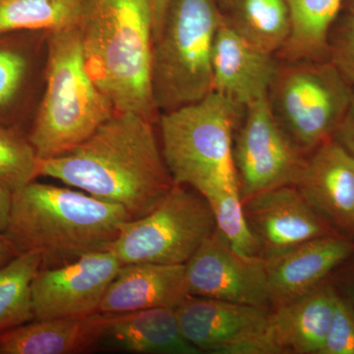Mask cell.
Listing matches in <instances>:
<instances>
[{"instance_id":"obj_1","label":"cell","mask_w":354,"mask_h":354,"mask_svg":"<svg viewBox=\"0 0 354 354\" xmlns=\"http://www.w3.org/2000/svg\"><path fill=\"white\" fill-rule=\"evenodd\" d=\"M39 176L118 205L130 218H141L157 208L176 184L158 146L153 121L121 111H115L71 150L41 158Z\"/></svg>"},{"instance_id":"obj_2","label":"cell","mask_w":354,"mask_h":354,"mask_svg":"<svg viewBox=\"0 0 354 354\" xmlns=\"http://www.w3.org/2000/svg\"><path fill=\"white\" fill-rule=\"evenodd\" d=\"M77 28L88 74L114 109L157 120L150 0H83Z\"/></svg>"},{"instance_id":"obj_3","label":"cell","mask_w":354,"mask_h":354,"mask_svg":"<svg viewBox=\"0 0 354 354\" xmlns=\"http://www.w3.org/2000/svg\"><path fill=\"white\" fill-rule=\"evenodd\" d=\"M128 220L118 205L32 181L13 193L6 234L20 254L39 252L41 267H53L109 250Z\"/></svg>"},{"instance_id":"obj_4","label":"cell","mask_w":354,"mask_h":354,"mask_svg":"<svg viewBox=\"0 0 354 354\" xmlns=\"http://www.w3.org/2000/svg\"><path fill=\"white\" fill-rule=\"evenodd\" d=\"M115 111L88 74L77 26L50 32L46 92L28 137L39 158L71 150Z\"/></svg>"},{"instance_id":"obj_5","label":"cell","mask_w":354,"mask_h":354,"mask_svg":"<svg viewBox=\"0 0 354 354\" xmlns=\"http://www.w3.org/2000/svg\"><path fill=\"white\" fill-rule=\"evenodd\" d=\"M221 20L216 0H169L153 46L158 113L194 104L213 92V50Z\"/></svg>"},{"instance_id":"obj_6","label":"cell","mask_w":354,"mask_h":354,"mask_svg":"<svg viewBox=\"0 0 354 354\" xmlns=\"http://www.w3.org/2000/svg\"><path fill=\"white\" fill-rule=\"evenodd\" d=\"M244 109L218 93L160 114L162 152L174 183L201 194L237 180L235 132Z\"/></svg>"},{"instance_id":"obj_7","label":"cell","mask_w":354,"mask_h":354,"mask_svg":"<svg viewBox=\"0 0 354 354\" xmlns=\"http://www.w3.org/2000/svg\"><path fill=\"white\" fill-rule=\"evenodd\" d=\"M353 93L329 60H302L279 65L267 99L286 137L305 156L334 137Z\"/></svg>"},{"instance_id":"obj_8","label":"cell","mask_w":354,"mask_h":354,"mask_svg":"<svg viewBox=\"0 0 354 354\" xmlns=\"http://www.w3.org/2000/svg\"><path fill=\"white\" fill-rule=\"evenodd\" d=\"M215 230L206 199L187 186L174 184L157 208L120 225L109 250L122 265H185Z\"/></svg>"},{"instance_id":"obj_9","label":"cell","mask_w":354,"mask_h":354,"mask_svg":"<svg viewBox=\"0 0 354 354\" xmlns=\"http://www.w3.org/2000/svg\"><path fill=\"white\" fill-rule=\"evenodd\" d=\"M305 160L277 122L267 97L245 106L234 140L242 201L281 186L295 185Z\"/></svg>"},{"instance_id":"obj_10","label":"cell","mask_w":354,"mask_h":354,"mask_svg":"<svg viewBox=\"0 0 354 354\" xmlns=\"http://www.w3.org/2000/svg\"><path fill=\"white\" fill-rule=\"evenodd\" d=\"M121 266L113 251L106 250L41 267L32 283L34 320L97 313Z\"/></svg>"},{"instance_id":"obj_11","label":"cell","mask_w":354,"mask_h":354,"mask_svg":"<svg viewBox=\"0 0 354 354\" xmlns=\"http://www.w3.org/2000/svg\"><path fill=\"white\" fill-rule=\"evenodd\" d=\"M188 295L271 308L266 261L243 255L215 230L185 264Z\"/></svg>"},{"instance_id":"obj_12","label":"cell","mask_w":354,"mask_h":354,"mask_svg":"<svg viewBox=\"0 0 354 354\" xmlns=\"http://www.w3.org/2000/svg\"><path fill=\"white\" fill-rule=\"evenodd\" d=\"M244 214L260 256L274 259L305 242L335 234L297 186L286 185L243 200Z\"/></svg>"},{"instance_id":"obj_13","label":"cell","mask_w":354,"mask_h":354,"mask_svg":"<svg viewBox=\"0 0 354 354\" xmlns=\"http://www.w3.org/2000/svg\"><path fill=\"white\" fill-rule=\"evenodd\" d=\"M174 311L183 337L201 353L236 354L265 332L271 308L188 295Z\"/></svg>"},{"instance_id":"obj_14","label":"cell","mask_w":354,"mask_h":354,"mask_svg":"<svg viewBox=\"0 0 354 354\" xmlns=\"http://www.w3.org/2000/svg\"><path fill=\"white\" fill-rule=\"evenodd\" d=\"M279 64L241 36L221 14L213 50V92L245 108L268 97Z\"/></svg>"},{"instance_id":"obj_15","label":"cell","mask_w":354,"mask_h":354,"mask_svg":"<svg viewBox=\"0 0 354 354\" xmlns=\"http://www.w3.org/2000/svg\"><path fill=\"white\" fill-rule=\"evenodd\" d=\"M295 186L330 227L354 230V157L339 142L316 148Z\"/></svg>"},{"instance_id":"obj_16","label":"cell","mask_w":354,"mask_h":354,"mask_svg":"<svg viewBox=\"0 0 354 354\" xmlns=\"http://www.w3.org/2000/svg\"><path fill=\"white\" fill-rule=\"evenodd\" d=\"M354 244L337 234L319 237L266 261L272 308L304 297L344 262Z\"/></svg>"},{"instance_id":"obj_17","label":"cell","mask_w":354,"mask_h":354,"mask_svg":"<svg viewBox=\"0 0 354 354\" xmlns=\"http://www.w3.org/2000/svg\"><path fill=\"white\" fill-rule=\"evenodd\" d=\"M188 295L185 265L124 264L104 293L97 312L122 314L157 307L176 309Z\"/></svg>"},{"instance_id":"obj_18","label":"cell","mask_w":354,"mask_h":354,"mask_svg":"<svg viewBox=\"0 0 354 354\" xmlns=\"http://www.w3.org/2000/svg\"><path fill=\"white\" fill-rule=\"evenodd\" d=\"M337 293L320 285L270 312L266 335L276 354H320L334 311Z\"/></svg>"},{"instance_id":"obj_19","label":"cell","mask_w":354,"mask_h":354,"mask_svg":"<svg viewBox=\"0 0 354 354\" xmlns=\"http://www.w3.org/2000/svg\"><path fill=\"white\" fill-rule=\"evenodd\" d=\"M99 348L139 354H200L183 337L176 311L157 307L104 314Z\"/></svg>"},{"instance_id":"obj_20","label":"cell","mask_w":354,"mask_h":354,"mask_svg":"<svg viewBox=\"0 0 354 354\" xmlns=\"http://www.w3.org/2000/svg\"><path fill=\"white\" fill-rule=\"evenodd\" d=\"M102 313L32 320L0 334V354H77L99 348Z\"/></svg>"},{"instance_id":"obj_21","label":"cell","mask_w":354,"mask_h":354,"mask_svg":"<svg viewBox=\"0 0 354 354\" xmlns=\"http://www.w3.org/2000/svg\"><path fill=\"white\" fill-rule=\"evenodd\" d=\"M218 4L228 24L260 50L276 55L290 38L286 0H218Z\"/></svg>"},{"instance_id":"obj_22","label":"cell","mask_w":354,"mask_h":354,"mask_svg":"<svg viewBox=\"0 0 354 354\" xmlns=\"http://www.w3.org/2000/svg\"><path fill=\"white\" fill-rule=\"evenodd\" d=\"M290 38L279 51L288 62L327 60L328 39L346 0H286Z\"/></svg>"},{"instance_id":"obj_23","label":"cell","mask_w":354,"mask_h":354,"mask_svg":"<svg viewBox=\"0 0 354 354\" xmlns=\"http://www.w3.org/2000/svg\"><path fill=\"white\" fill-rule=\"evenodd\" d=\"M41 264V254L29 251L0 268V334L34 320L32 283Z\"/></svg>"},{"instance_id":"obj_24","label":"cell","mask_w":354,"mask_h":354,"mask_svg":"<svg viewBox=\"0 0 354 354\" xmlns=\"http://www.w3.org/2000/svg\"><path fill=\"white\" fill-rule=\"evenodd\" d=\"M83 0H0V35L20 30L76 27Z\"/></svg>"},{"instance_id":"obj_25","label":"cell","mask_w":354,"mask_h":354,"mask_svg":"<svg viewBox=\"0 0 354 354\" xmlns=\"http://www.w3.org/2000/svg\"><path fill=\"white\" fill-rule=\"evenodd\" d=\"M215 218L216 230L243 255L260 257L259 246L247 223L239 181L214 186L201 193Z\"/></svg>"},{"instance_id":"obj_26","label":"cell","mask_w":354,"mask_h":354,"mask_svg":"<svg viewBox=\"0 0 354 354\" xmlns=\"http://www.w3.org/2000/svg\"><path fill=\"white\" fill-rule=\"evenodd\" d=\"M38 153L29 140L0 128V185L14 193L39 176Z\"/></svg>"},{"instance_id":"obj_27","label":"cell","mask_w":354,"mask_h":354,"mask_svg":"<svg viewBox=\"0 0 354 354\" xmlns=\"http://www.w3.org/2000/svg\"><path fill=\"white\" fill-rule=\"evenodd\" d=\"M327 60L354 88V14L344 12L333 25Z\"/></svg>"},{"instance_id":"obj_28","label":"cell","mask_w":354,"mask_h":354,"mask_svg":"<svg viewBox=\"0 0 354 354\" xmlns=\"http://www.w3.org/2000/svg\"><path fill=\"white\" fill-rule=\"evenodd\" d=\"M320 354H354V309L339 295Z\"/></svg>"},{"instance_id":"obj_29","label":"cell","mask_w":354,"mask_h":354,"mask_svg":"<svg viewBox=\"0 0 354 354\" xmlns=\"http://www.w3.org/2000/svg\"><path fill=\"white\" fill-rule=\"evenodd\" d=\"M27 62L12 50H0V106L12 101L24 80Z\"/></svg>"},{"instance_id":"obj_30","label":"cell","mask_w":354,"mask_h":354,"mask_svg":"<svg viewBox=\"0 0 354 354\" xmlns=\"http://www.w3.org/2000/svg\"><path fill=\"white\" fill-rule=\"evenodd\" d=\"M333 138L354 157V93L348 113L344 115Z\"/></svg>"},{"instance_id":"obj_31","label":"cell","mask_w":354,"mask_h":354,"mask_svg":"<svg viewBox=\"0 0 354 354\" xmlns=\"http://www.w3.org/2000/svg\"><path fill=\"white\" fill-rule=\"evenodd\" d=\"M13 193L0 185V232H6L10 216Z\"/></svg>"},{"instance_id":"obj_32","label":"cell","mask_w":354,"mask_h":354,"mask_svg":"<svg viewBox=\"0 0 354 354\" xmlns=\"http://www.w3.org/2000/svg\"><path fill=\"white\" fill-rule=\"evenodd\" d=\"M150 2L153 11V39H155L160 34L164 24L169 0H150Z\"/></svg>"},{"instance_id":"obj_33","label":"cell","mask_w":354,"mask_h":354,"mask_svg":"<svg viewBox=\"0 0 354 354\" xmlns=\"http://www.w3.org/2000/svg\"><path fill=\"white\" fill-rule=\"evenodd\" d=\"M19 254V251L14 246L6 232H0V268L10 262Z\"/></svg>"},{"instance_id":"obj_34","label":"cell","mask_w":354,"mask_h":354,"mask_svg":"<svg viewBox=\"0 0 354 354\" xmlns=\"http://www.w3.org/2000/svg\"><path fill=\"white\" fill-rule=\"evenodd\" d=\"M342 10L346 13L354 14V0H346Z\"/></svg>"},{"instance_id":"obj_35","label":"cell","mask_w":354,"mask_h":354,"mask_svg":"<svg viewBox=\"0 0 354 354\" xmlns=\"http://www.w3.org/2000/svg\"><path fill=\"white\" fill-rule=\"evenodd\" d=\"M348 302L354 309V285L349 286L348 288Z\"/></svg>"},{"instance_id":"obj_36","label":"cell","mask_w":354,"mask_h":354,"mask_svg":"<svg viewBox=\"0 0 354 354\" xmlns=\"http://www.w3.org/2000/svg\"><path fill=\"white\" fill-rule=\"evenodd\" d=\"M218 0H216V2H218Z\"/></svg>"}]
</instances>
